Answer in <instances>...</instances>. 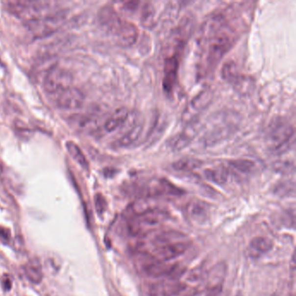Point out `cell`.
<instances>
[{"mask_svg":"<svg viewBox=\"0 0 296 296\" xmlns=\"http://www.w3.org/2000/svg\"><path fill=\"white\" fill-rule=\"evenodd\" d=\"M201 31L206 44V68L211 71L234 46L236 32L227 23L224 13L212 16L204 23Z\"/></svg>","mask_w":296,"mask_h":296,"instance_id":"1","label":"cell"},{"mask_svg":"<svg viewBox=\"0 0 296 296\" xmlns=\"http://www.w3.org/2000/svg\"><path fill=\"white\" fill-rule=\"evenodd\" d=\"M99 19L103 28L117 36L121 46H130L137 42L138 38L137 27L134 24L122 19L112 6H103L99 12Z\"/></svg>","mask_w":296,"mask_h":296,"instance_id":"2","label":"cell"},{"mask_svg":"<svg viewBox=\"0 0 296 296\" xmlns=\"http://www.w3.org/2000/svg\"><path fill=\"white\" fill-rule=\"evenodd\" d=\"M167 219V213L159 209L136 216L129 221V232L135 236H143L151 233L159 228Z\"/></svg>","mask_w":296,"mask_h":296,"instance_id":"3","label":"cell"},{"mask_svg":"<svg viewBox=\"0 0 296 296\" xmlns=\"http://www.w3.org/2000/svg\"><path fill=\"white\" fill-rule=\"evenodd\" d=\"M8 11L26 23L45 15L49 2L45 1H9L5 3Z\"/></svg>","mask_w":296,"mask_h":296,"instance_id":"4","label":"cell"},{"mask_svg":"<svg viewBox=\"0 0 296 296\" xmlns=\"http://www.w3.org/2000/svg\"><path fill=\"white\" fill-rule=\"evenodd\" d=\"M135 190L142 198H153L163 196H180L182 190L166 179H155L139 182L134 185Z\"/></svg>","mask_w":296,"mask_h":296,"instance_id":"5","label":"cell"},{"mask_svg":"<svg viewBox=\"0 0 296 296\" xmlns=\"http://www.w3.org/2000/svg\"><path fill=\"white\" fill-rule=\"evenodd\" d=\"M295 136V129L288 122L277 119L270 126L267 133L268 145L273 151H281Z\"/></svg>","mask_w":296,"mask_h":296,"instance_id":"6","label":"cell"},{"mask_svg":"<svg viewBox=\"0 0 296 296\" xmlns=\"http://www.w3.org/2000/svg\"><path fill=\"white\" fill-rule=\"evenodd\" d=\"M65 18L66 13L64 11L51 12L26 23L27 27L36 38H45L54 33L63 25Z\"/></svg>","mask_w":296,"mask_h":296,"instance_id":"7","label":"cell"},{"mask_svg":"<svg viewBox=\"0 0 296 296\" xmlns=\"http://www.w3.org/2000/svg\"><path fill=\"white\" fill-rule=\"evenodd\" d=\"M73 79V75L69 71L56 65L44 77V89L49 94L57 95L61 91L72 87Z\"/></svg>","mask_w":296,"mask_h":296,"instance_id":"8","label":"cell"},{"mask_svg":"<svg viewBox=\"0 0 296 296\" xmlns=\"http://www.w3.org/2000/svg\"><path fill=\"white\" fill-rule=\"evenodd\" d=\"M170 56L165 58L164 62V76L163 80V91L166 94H171L175 88L178 76L179 57L183 49L174 48Z\"/></svg>","mask_w":296,"mask_h":296,"instance_id":"9","label":"cell"},{"mask_svg":"<svg viewBox=\"0 0 296 296\" xmlns=\"http://www.w3.org/2000/svg\"><path fill=\"white\" fill-rule=\"evenodd\" d=\"M190 243L186 241L166 243L156 246L150 254L158 261L168 262L184 254L190 248Z\"/></svg>","mask_w":296,"mask_h":296,"instance_id":"10","label":"cell"},{"mask_svg":"<svg viewBox=\"0 0 296 296\" xmlns=\"http://www.w3.org/2000/svg\"><path fill=\"white\" fill-rule=\"evenodd\" d=\"M145 262L143 264L144 273L149 277L158 278L163 276H173L179 268L175 264H171L166 262H161L154 258L149 254Z\"/></svg>","mask_w":296,"mask_h":296,"instance_id":"11","label":"cell"},{"mask_svg":"<svg viewBox=\"0 0 296 296\" xmlns=\"http://www.w3.org/2000/svg\"><path fill=\"white\" fill-rule=\"evenodd\" d=\"M227 275V265L223 262H218L206 273L204 289L220 296L224 281Z\"/></svg>","mask_w":296,"mask_h":296,"instance_id":"12","label":"cell"},{"mask_svg":"<svg viewBox=\"0 0 296 296\" xmlns=\"http://www.w3.org/2000/svg\"><path fill=\"white\" fill-rule=\"evenodd\" d=\"M186 289V283L172 279L171 281L152 283L148 287V293L149 296H176Z\"/></svg>","mask_w":296,"mask_h":296,"instance_id":"13","label":"cell"},{"mask_svg":"<svg viewBox=\"0 0 296 296\" xmlns=\"http://www.w3.org/2000/svg\"><path fill=\"white\" fill-rule=\"evenodd\" d=\"M84 102L83 92L76 88L70 87L57 94V106L64 110H76L82 107Z\"/></svg>","mask_w":296,"mask_h":296,"instance_id":"14","label":"cell"},{"mask_svg":"<svg viewBox=\"0 0 296 296\" xmlns=\"http://www.w3.org/2000/svg\"><path fill=\"white\" fill-rule=\"evenodd\" d=\"M273 247L272 240L265 236H256L251 240L247 247V254L252 258H259L269 253Z\"/></svg>","mask_w":296,"mask_h":296,"instance_id":"15","label":"cell"},{"mask_svg":"<svg viewBox=\"0 0 296 296\" xmlns=\"http://www.w3.org/2000/svg\"><path fill=\"white\" fill-rule=\"evenodd\" d=\"M211 93L209 91H201L195 99L190 102L187 108L186 112H184L187 120H190L194 116L197 115L201 110H204L206 106L211 101Z\"/></svg>","mask_w":296,"mask_h":296,"instance_id":"16","label":"cell"},{"mask_svg":"<svg viewBox=\"0 0 296 296\" xmlns=\"http://www.w3.org/2000/svg\"><path fill=\"white\" fill-rule=\"evenodd\" d=\"M187 213L194 222L204 223L209 219V207L203 201H192L187 207Z\"/></svg>","mask_w":296,"mask_h":296,"instance_id":"17","label":"cell"},{"mask_svg":"<svg viewBox=\"0 0 296 296\" xmlns=\"http://www.w3.org/2000/svg\"><path fill=\"white\" fill-rule=\"evenodd\" d=\"M230 172L227 166L219 165L217 167L209 168L204 171V176L209 182L217 185H223L228 182Z\"/></svg>","mask_w":296,"mask_h":296,"instance_id":"18","label":"cell"},{"mask_svg":"<svg viewBox=\"0 0 296 296\" xmlns=\"http://www.w3.org/2000/svg\"><path fill=\"white\" fill-rule=\"evenodd\" d=\"M129 117V110L125 107H120L108 118L104 123V128L108 132L114 131L125 123Z\"/></svg>","mask_w":296,"mask_h":296,"instance_id":"19","label":"cell"},{"mask_svg":"<svg viewBox=\"0 0 296 296\" xmlns=\"http://www.w3.org/2000/svg\"><path fill=\"white\" fill-rule=\"evenodd\" d=\"M143 130H144L143 123H137L136 125H134L127 133L119 138V140L117 143V146L123 148L133 145L139 139V137L143 133Z\"/></svg>","mask_w":296,"mask_h":296,"instance_id":"20","label":"cell"},{"mask_svg":"<svg viewBox=\"0 0 296 296\" xmlns=\"http://www.w3.org/2000/svg\"><path fill=\"white\" fill-rule=\"evenodd\" d=\"M25 273L29 281L35 284L40 283L43 280L41 266L38 261H30L25 267Z\"/></svg>","mask_w":296,"mask_h":296,"instance_id":"21","label":"cell"},{"mask_svg":"<svg viewBox=\"0 0 296 296\" xmlns=\"http://www.w3.org/2000/svg\"><path fill=\"white\" fill-rule=\"evenodd\" d=\"M228 171H235L242 174H248L254 169V163L248 159H238L229 161L228 163Z\"/></svg>","mask_w":296,"mask_h":296,"instance_id":"22","label":"cell"},{"mask_svg":"<svg viewBox=\"0 0 296 296\" xmlns=\"http://www.w3.org/2000/svg\"><path fill=\"white\" fill-rule=\"evenodd\" d=\"M66 148L68 150L70 155L73 156V159L76 161V163H79L80 165L83 168H88L89 163H88L86 157L83 154V151L77 145L73 143L72 141H69L66 143Z\"/></svg>","mask_w":296,"mask_h":296,"instance_id":"23","label":"cell"},{"mask_svg":"<svg viewBox=\"0 0 296 296\" xmlns=\"http://www.w3.org/2000/svg\"><path fill=\"white\" fill-rule=\"evenodd\" d=\"M201 165V161L192 158H185L176 161L172 164V168L175 171H190L197 169Z\"/></svg>","mask_w":296,"mask_h":296,"instance_id":"24","label":"cell"},{"mask_svg":"<svg viewBox=\"0 0 296 296\" xmlns=\"http://www.w3.org/2000/svg\"><path fill=\"white\" fill-rule=\"evenodd\" d=\"M222 77L229 83H234L239 79V73L236 64L233 62H228L222 67Z\"/></svg>","mask_w":296,"mask_h":296,"instance_id":"25","label":"cell"},{"mask_svg":"<svg viewBox=\"0 0 296 296\" xmlns=\"http://www.w3.org/2000/svg\"><path fill=\"white\" fill-rule=\"evenodd\" d=\"M155 10L150 3H146L143 6L142 14H141V22L145 26H150L151 23L154 21Z\"/></svg>","mask_w":296,"mask_h":296,"instance_id":"26","label":"cell"},{"mask_svg":"<svg viewBox=\"0 0 296 296\" xmlns=\"http://www.w3.org/2000/svg\"><path fill=\"white\" fill-rule=\"evenodd\" d=\"M190 137L187 134H179L175 137L171 138L170 141V146L175 149H181L185 147V145L190 142Z\"/></svg>","mask_w":296,"mask_h":296,"instance_id":"27","label":"cell"},{"mask_svg":"<svg viewBox=\"0 0 296 296\" xmlns=\"http://www.w3.org/2000/svg\"><path fill=\"white\" fill-rule=\"evenodd\" d=\"M76 118H73V123L77 129H85L90 127L92 123V119L85 116H75Z\"/></svg>","mask_w":296,"mask_h":296,"instance_id":"28","label":"cell"},{"mask_svg":"<svg viewBox=\"0 0 296 296\" xmlns=\"http://www.w3.org/2000/svg\"><path fill=\"white\" fill-rule=\"evenodd\" d=\"M202 276H203V270H202V268L198 267L197 269L190 271L189 274L187 275V281H190V282H196V281L201 280Z\"/></svg>","mask_w":296,"mask_h":296,"instance_id":"29","label":"cell"},{"mask_svg":"<svg viewBox=\"0 0 296 296\" xmlns=\"http://www.w3.org/2000/svg\"><path fill=\"white\" fill-rule=\"evenodd\" d=\"M95 205L97 211L99 214L104 212L106 209V201L101 194H97L95 197Z\"/></svg>","mask_w":296,"mask_h":296,"instance_id":"30","label":"cell"},{"mask_svg":"<svg viewBox=\"0 0 296 296\" xmlns=\"http://www.w3.org/2000/svg\"><path fill=\"white\" fill-rule=\"evenodd\" d=\"M140 2L137 1H129V2H125L123 4V9L126 10L128 12H134L137 10V8L139 6Z\"/></svg>","mask_w":296,"mask_h":296,"instance_id":"31","label":"cell"},{"mask_svg":"<svg viewBox=\"0 0 296 296\" xmlns=\"http://www.w3.org/2000/svg\"><path fill=\"white\" fill-rule=\"evenodd\" d=\"M217 296L216 294H214V293L210 292V291H208V290H206V289H203V290H201V291H198V292L193 293V294H191V295H189V296Z\"/></svg>","mask_w":296,"mask_h":296,"instance_id":"32","label":"cell"},{"mask_svg":"<svg viewBox=\"0 0 296 296\" xmlns=\"http://www.w3.org/2000/svg\"><path fill=\"white\" fill-rule=\"evenodd\" d=\"M9 231L8 229L4 228H0V236L4 240L9 239Z\"/></svg>","mask_w":296,"mask_h":296,"instance_id":"33","label":"cell"},{"mask_svg":"<svg viewBox=\"0 0 296 296\" xmlns=\"http://www.w3.org/2000/svg\"><path fill=\"white\" fill-rule=\"evenodd\" d=\"M4 290H10L12 288V281L10 280V278L7 277L4 280Z\"/></svg>","mask_w":296,"mask_h":296,"instance_id":"34","label":"cell"}]
</instances>
